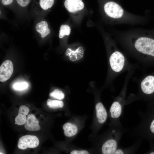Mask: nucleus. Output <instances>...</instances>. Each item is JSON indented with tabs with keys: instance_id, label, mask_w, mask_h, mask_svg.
<instances>
[{
	"instance_id": "1",
	"label": "nucleus",
	"mask_w": 154,
	"mask_h": 154,
	"mask_svg": "<svg viewBox=\"0 0 154 154\" xmlns=\"http://www.w3.org/2000/svg\"><path fill=\"white\" fill-rule=\"evenodd\" d=\"M124 44L132 54L141 62L147 57H154V38L145 35L127 39Z\"/></svg>"
},
{
	"instance_id": "2",
	"label": "nucleus",
	"mask_w": 154,
	"mask_h": 154,
	"mask_svg": "<svg viewBox=\"0 0 154 154\" xmlns=\"http://www.w3.org/2000/svg\"><path fill=\"white\" fill-rule=\"evenodd\" d=\"M131 76L127 75L123 88L118 96L112 103L110 109L111 117L114 120V124L121 123L119 119L124 106L127 104L125 99L127 86Z\"/></svg>"
},
{
	"instance_id": "3",
	"label": "nucleus",
	"mask_w": 154,
	"mask_h": 154,
	"mask_svg": "<svg viewBox=\"0 0 154 154\" xmlns=\"http://www.w3.org/2000/svg\"><path fill=\"white\" fill-rule=\"evenodd\" d=\"M109 62L110 69L115 76L128 70L132 66L124 54L116 48L110 56Z\"/></svg>"
},
{
	"instance_id": "4",
	"label": "nucleus",
	"mask_w": 154,
	"mask_h": 154,
	"mask_svg": "<svg viewBox=\"0 0 154 154\" xmlns=\"http://www.w3.org/2000/svg\"><path fill=\"white\" fill-rule=\"evenodd\" d=\"M104 9L105 13L108 16L118 21L122 20L127 15L122 7L114 2L106 3L104 5Z\"/></svg>"
},
{
	"instance_id": "5",
	"label": "nucleus",
	"mask_w": 154,
	"mask_h": 154,
	"mask_svg": "<svg viewBox=\"0 0 154 154\" xmlns=\"http://www.w3.org/2000/svg\"><path fill=\"white\" fill-rule=\"evenodd\" d=\"M39 141L35 136L26 135L21 137L19 139L17 146L20 149L24 150L27 148H34L39 145Z\"/></svg>"
},
{
	"instance_id": "6",
	"label": "nucleus",
	"mask_w": 154,
	"mask_h": 154,
	"mask_svg": "<svg viewBox=\"0 0 154 154\" xmlns=\"http://www.w3.org/2000/svg\"><path fill=\"white\" fill-rule=\"evenodd\" d=\"M13 68V63L10 60L4 61L0 67V81L4 82L9 79L11 76Z\"/></svg>"
},
{
	"instance_id": "7",
	"label": "nucleus",
	"mask_w": 154,
	"mask_h": 154,
	"mask_svg": "<svg viewBox=\"0 0 154 154\" xmlns=\"http://www.w3.org/2000/svg\"><path fill=\"white\" fill-rule=\"evenodd\" d=\"M64 5L67 10L71 13H74L83 9L84 4L82 0H66Z\"/></svg>"
},
{
	"instance_id": "8",
	"label": "nucleus",
	"mask_w": 154,
	"mask_h": 154,
	"mask_svg": "<svg viewBox=\"0 0 154 154\" xmlns=\"http://www.w3.org/2000/svg\"><path fill=\"white\" fill-rule=\"evenodd\" d=\"M25 128L29 131H37L40 129L39 121L33 114H31L27 116L25 124Z\"/></svg>"
},
{
	"instance_id": "9",
	"label": "nucleus",
	"mask_w": 154,
	"mask_h": 154,
	"mask_svg": "<svg viewBox=\"0 0 154 154\" xmlns=\"http://www.w3.org/2000/svg\"><path fill=\"white\" fill-rule=\"evenodd\" d=\"M95 109L98 122L100 124L104 123L107 119L108 116L107 111L104 106L102 102H99L96 104Z\"/></svg>"
},
{
	"instance_id": "10",
	"label": "nucleus",
	"mask_w": 154,
	"mask_h": 154,
	"mask_svg": "<svg viewBox=\"0 0 154 154\" xmlns=\"http://www.w3.org/2000/svg\"><path fill=\"white\" fill-rule=\"evenodd\" d=\"M29 111V109L25 106H20L18 115L15 119V123L19 125L25 124L27 119L26 116L28 114Z\"/></svg>"
},
{
	"instance_id": "11",
	"label": "nucleus",
	"mask_w": 154,
	"mask_h": 154,
	"mask_svg": "<svg viewBox=\"0 0 154 154\" xmlns=\"http://www.w3.org/2000/svg\"><path fill=\"white\" fill-rule=\"evenodd\" d=\"M141 139L138 138L137 140L131 146L125 148L119 147L114 154L134 153L140 146Z\"/></svg>"
},
{
	"instance_id": "12",
	"label": "nucleus",
	"mask_w": 154,
	"mask_h": 154,
	"mask_svg": "<svg viewBox=\"0 0 154 154\" xmlns=\"http://www.w3.org/2000/svg\"><path fill=\"white\" fill-rule=\"evenodd\" d=\"M65 54L71 61L74 62L80 60L84 54V50L81 46L78 47L75 50L68 48Z\"/></svg>"
},
{
	"instance_id": "13",
	"label": "nucleus",
	"mask_w": 154,
	"mask_h": 154,
	"mask_svg": "<svg viewBox=\"0 0 154 154\" xmlns=\"http://www.w3.org/2000/svg\"><path fill=\"white\" fill-rule=\"evenodd\" d=\"M35 29L37 32L41 35L42 38L46 37L50 33V29L48 28L47 23L45 21H42L36 25Z\"/></svg>"
},
{
	"instance_id": "14",
	"label": "nucleus",
	"mask_w": 154,
	"mask_h": 154,
	"mask_svg": "<svg viewBox=\"0 0 154 154\" xmlns=\"http://www.w3.org/2000/svg\"><path fill=\"white\" fill-rule=\"evenodd\" d=\"M65 135L71 137L75 135L77 133L78 128L75 125L70 123H65L63 126Z\"/></svg>"
},
{
	"instance_id": "15",
	"label": "nucleus",
	"mask_w": 154,
	"mask_h": 154,
	"mask_svg": "<svg viewBox=\"0 0 154 154\" xmlns=\"http://www.w3.org/2000/svg\"><path fill=\"white\" fill-rule=\"evenodd\" d=\"M47 105L50 108H63L64 104L62 101L49 99L47 100Z\"/></svg>"
},
{
	"instance_id": "16",
	"label": "nucleus",
	"mask_w": 154,
	"mask_h": 154,
	"mask_svg": "<svg viewBox=\"0 0 154 154\" xmlns=\"http://www.w3.org/2000/svg\"><path fill=\"white\" fill-rule=\"evenodd\" d=\"M70 27L67 25H62L60 27L59 34V37L61 38L66 35H68L70 33Z\"/></svg>"
},
{
	"instance_id": "17",
	"label": "nucleus",
	"mask_w": 154,
	"mask_h": 154,
	"mask_svg": "<svg viewBox=\"0 0 154 154\" xmlns=\"http://www.w3.org/2000/svg\"><path fill=\"white\" fill-rule=\"evenodd\" d=\"M54 1V0H40L39 4L42 9L46 10L52 7Z\"/></svg>"
},
{
	"instance_id": "18",
	"label": "nucleus",
	"mask_w": 154,
	"mask_h": 154,
	"mask_svg": "<svg viewBox=\"0 0 154 154\" xmlns=\"http://www.w3.org/2000/svg\"><path fill=\"white\" fill-rule=\"evenodd\" d=\"M50 96L59 100H62L64 97V94L60 90L56 89L51 93Z\"/></svg>"
},
{
	"instance_id": "19",
	"label": "nucleus",
	"mask_w": 154,
	"mask_h": 154,
	"mask_svg": "<svg viewBox=\"0 0 154 154\" xmlns=\"http://www.w3.org/2000/svg\"><path fill=\"white\" fill-rule=\"evenodd\" d=\"M28 84L25 82L17 83L15 84L13 86L15 90H22L26 89L28 87Z\"/></svg>"
},
{
	"instance_id": "20",
	"label": "nucleus",
	"mask_w": 154,
	"mask_h": 154,
	"mask_svg": "<svg viewBox=\"0 0 154 154\" xmlns=\"http://www.w3.org/2000/svg\"><path fill=\"white\" fill-rule=\"evenodd\" d=\"M18 4L21 6L25 7L29 3L30 0H16Z\"/></svg>"
},
{
	"instance_id": "21",
	"label": "nucleus",
	"mask_w": 154,
	"mask_h": 154,
	"mask_svg": "<svg viewBox=\"0 0 154 154\" xmlns=\"http://www.w3.org/2000/svg\"><path fill=\"white\" fill-rule=\"evenodd\" d=\"M71 154H88L89 152L86 150H74L71 152Z\"/></svg>"
},
{
	"instance_id": "22",
	"label": "nucleus",
	"mask_w": 154,
	"mask_h": 154,
	"mask_svg": "<svg viewBox=\"0 0 154 154\" xmlns=\"http://www.w3.org/2000/svg\"><path fill=\"white\" fill-rule=\"evenodd\" d=\"M13 0H2V4L5 5H9L12 2Z\"/></svg>"
}]
</instances>
